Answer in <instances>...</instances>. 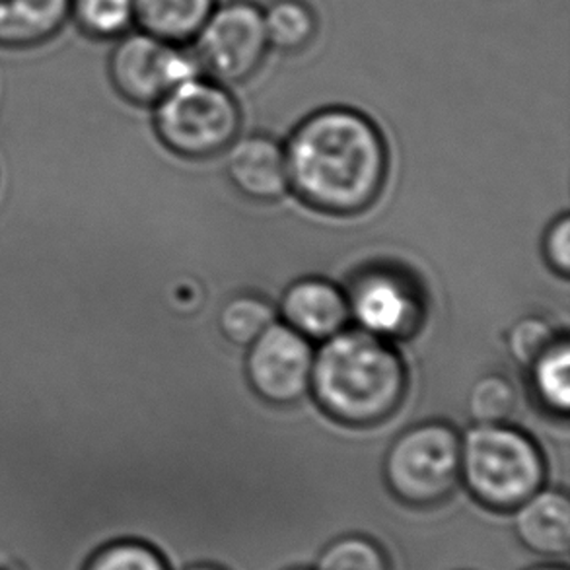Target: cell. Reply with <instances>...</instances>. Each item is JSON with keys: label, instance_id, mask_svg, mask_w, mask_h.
<instances>
[{"label": "cell", "instance_id": "obj_1", "mask_svg": "<svg viewBox=\"0 0 570 570\" xmlns=\"http://www.w3.org/2000/svg\"><path fill=\"white\" fill-rule=\"evenodd\" d=\"M285 155L288 186L327 215L363 213L384 187V139L356 109L335 106L306 117L294 129Z\"/></svg>", "mask_w": 570, "mask_h": 570}, {"label": "cell", "instance_id": "obj_2", "mask_svg": "<svg viewBox=\"0 0 570 570\" xmlns=\"http://www.w3.org/2000/svg\"><path fill=\"white\" fill-rule=\"evenodd\" d=\"M309 390L335 421L374 426L400 407L407 372L387 341L364 330H343L314 356Z\"/></svg>", "mask_w": 570, "mask_h": 570}, {"label": "cell", "instance_id": "obj_3", "mask_svg": "<svg viewBox=\"0 0 570 570\" xmlns=\"http://www.w3.org/2000/svg\"><path fill=\"white\" fill-rule=\"evenodd\" d=\"M475 501L494 512H514L546 481L540 448L507 424H478L462 440V473Z\"/></svg>", "mask_w": 570, "mask_h": 570}, {"label": "cell", "instance_id": "obj_4", "mask_svg": "<svg viewBox=\"0 0 570 570\" xmlns=\"http://www.w3.org/2000/svg\"><path fill=\"white\" fill-rule=\"evenodd\" d=\"M158 140L174 155L210 158L230 148L242 129V109L226 86L189 78L153 108Z\"/></svg>", "mask_w": 570, "mask_h": 570}, {"label": "cell", "instance_id": "obj_5", "mask_svg": "<svg viewBox=\"0 0 570 570\" xmlns=\"http://www.w3.org/2000/svg\"><path fill=\"white\" fill-rule=\"evenodd\" d=\"M462 473V439L452 424L411 426L384 460L385 483L401 502L426 509L454 493Z\"/></svg>", "mask_w": 570, "mask_h": 570}, {"label": "cell", "instance_id": "obj_6", "mask_svg": "<svg viewBox=\"0 0 570 570\" xmlns=\"http://www.w3.org/2000/svg\"><path fill=\"white\" fill-rule=\"evenodd\" d=\"M106 75L109 88L124 104L155 108L174 88L199 77V67L186 46L131 30L114 41Z\"/></svg>", "mask_w": 570, "mask_h": 570}, {"label": "cell", "instance_id": "obj_7", "mask_svg": "<svg viewBox=\"0 0 570 570\" xmlns=\"http://www.w3.org/2000/svg\"><path fill=\"white\" fill-rule=\"evenodd\" d=\"M191 43L199 72L224 86L242 85L259 72L271 51L263 8L249 0L215 7Z\"/></svg>", "mask_w": 570, "mask_h": 570}, {"label": "cell", "instance_id": "obj_8", "mask_svg": "<svg viewBox=\"0 0 570 570\" xmlns=\"http://www.w3.org/2000/svg\"><path fill=\"white\" fill-rule=\"evenodd\" d=\"M314 351L288 325H271L249 345L246 374L254 392L273 405H293L309 392Z\"/></svg>", "mask_w": 570, "mask_h": 570}, {"label": "cell", "instance_id": "obj_9", "mask_svg": "<svg viewBox=\"0 0 570 570\" xmlns=\"http://www.w3.org/2000/svg\"><path fill=\"white\" fill-rule=\"evenodd\" d=\"M351 316L364 332L380 340H403L416 332L423 317V301L416 286L400 271H363L347 296Z\"/></svg>", "mask_w": 570, "mask_h": 570}, {"label": "cell", "instance_id": "obj_10", "mask_svg": "<svg viewBox=\"0 0 570 570\" xmlns=\"http://www.w3.org/2000/svg\"><path fill=\"white\" fill-rule=\"evenodd\" d=\"M286 325L312 341H327L347 327L351 320L347 294L325 278H302L281 302Z\"/></svg>", "mask_w": 570, "mask_h": 570}, {"label": "cell", "instance_id": "obj_11", "mask_svg": "<svg viewBox=\"0 0 570 570\" xmlns=\"http://www.w3.org/2000/svg\"><path fill=\"white\" fill-rule=\"evenodd\" d=\"M226 170L234 187L249 199H281L288 189L285 150L265 135L234 140Z\"/></svg>", "mask_w": 570, "mask_h": 570}, {"label": "cell", "instance_id": "obj_12", "mask_svg": "<svg viewBox=\"0 0 570 570\" xmlns=\"http://www.w3.org/2000/svg\"><path fill=\"white\" fill-rule=\"evenodd\" d=\"M514 512V532L528 551L553 559L569 556L570 501L563 491L540 489Z\"/></svg>", "mask_w": 570, "mask_h": 570}, {"label": "cell", "instance_id": "obj_13", "mask_svg": "<svg viewBox=\"0 0 570 570\" xmlns=\"http://www.w3.org/2000/svg\"><path fill=\"white\" fill-rule=\"evenodd\" d=\"M70 0H0V49L28 51L59 38Z\"/></svg>", "mask_w": 570, "mask_h": 570}, {"label": "cell", "instance_id": "obj_14", "mask_svg": "<svg viewBox=\"0 0 570 570\" xmlns=\"http://www.w3.org/2000/svg\"><path fill=\"white\" fill-rule=\"evenodd\" d=\"M215 7L216 0H132L135 30L187 46Z\"/></svg>", "mask_w": 570, "mask_h": 570}, {"label": "cell", "instance_id": "obj_15", "mask_svg": "<svg viewBox=\"0 0 570 570\" xmlns=\"http://www.w3.org/2000/svg\"><path fill=\"white\" fill-rule=\"evenodd\" d=\"M263 26L269 49L281 55L304 53L320 33V18L306 0H273L263 8Z\"/></svg>", "mask_w": 570, "mask_h": 570}, {"label": "cell", "instance_id": "obj_16", "mask_svg": "<svg viewBox=\"0 0 570 570\" xmlns=\"http://www.w3.org/2000/svg\"><path fill=\"white\" fill-rule=\"evenodd\" d=\"M69 23L82 38L117 41L135 30L132 0H70Z\"/></svg>", "mask_w": 570, "mask_h": 570}, {"label": "cell", "instance_id": "obj_17", "mask_svg": "<svg viewBox=\"0 0 570 570\" xmlns=\"http://www.w3.org/2000/svg\"><path fill=\"white\" fill-rule=\"evenodd\" d=\"M275 324V309L257 294H238L224 304L218 314V327L226 340L249 347Z\"/></svg>", "mask_w": 570, "mask_h": 570}, {"label": "cell", "instance_id": "obj_18", "mask_svg": "<svg viewBox=\"0 0 570 570\" xmlns=\"http://www.w3.org/2000/svg\"><path fill=\"white\" fill-rule=\"evenodd\" d=\"M530 368L533 392L541 401V405L557 415H567L570 403L569 341L559 337Z\"/></svg>", "mask_w": 570, "mask_h": 570}, {"label": "cell", "instance_id": "obj_19", "mask_svg": "<svg viewBox=\"0 0 570 570\" xmlns=\"http://www.w3.org/2000/svg\"><path fill=\"white\" fill-rule=\"evenodd\" d=\"M518 393L510 380L489 374L471 385L468 411L478 424H502L517 409Z\"/></svg>", "mask_w": 570, "mask_h": 570}, {"label": "cell", "instance_id": "obj_20", "mask_svg": "<svg viewBox=\"0 0 570 570\" xmlns=\"http://www.w3.org/2000/svg\"><path fill=\"white\" fill-rule=\"evenodd\" d=\"M82 570H170L158 549L139 540H114L88 557Z\"/></svg>", "mask_w": 570, "mask_h": 570}, {"label": "cell", "instance_id": "obj_21", "mask_svg": "<svg viewBox=\"0 0 570 570\" xmlns=\"http://www.w3.org/2000/svg\"><path fill=\"white\" fill-rule=\"evenodd\" d=\"M314 570H390V563L371 538L343 535L324 549Z\"/></svg>", "mask_w": 570, "mask_h": 570}, {"label": "cell", "instance_id": "obj_22", "mask_svg": "<svg viewBox=\"0 0 570 570\" xmlns=\"http://www.w3.org/2000/svg\"><path fill=\"white\" fill-rule=\"evenodd\" d=\"M556 330L543 317H522L509 333V351L522 366H532L556 341Z\"/></svg>", "mask_w": 570, "mask_h": 570}, {"label": "cell", "instance_id": "obj_23", "mask_svg": "<svg viewBox=\"0 0 570 570\" xmlns=\"http://www.w3.org/2000/svg\"><path fill=\"white\" fill-rule=\"evenodd\" d=\"M543 252L551 269L567 277L570 271V218L561 216L546 234Z\"/></svg>", "mask_w": 570, "mask_h": 570}, {"label": "cell", "instance_id": "obj_24", "mask_svg": "<svg viewBox=\"0 0 570 570\" xmlns=\"http://www.w3.org/2000/svg\"><path fill=\"white\" fill-rule=\"evenodd\" d=\"M181 570H224L220 567H215V564H191V567H186V569Z\"/></svg>", "mask_w": 570, "mask_h": 570}, {"label": "cell", "instance_id": "obj_25", "mask_svg": "<svg viewBox=\"0 0 570 570\" xmlns=\"http://www.w3.org/2000/svg\"><path fill=\"white\" fill-rule=\"evenodd\" d=\"M528 570H567L564 567H556V564H543V567H533V569Z\"/></svg>", "mask_w": 570, "mask_h": 570}]
</instances>
